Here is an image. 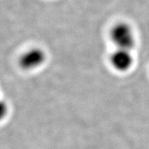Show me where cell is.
<instances>
[{"instance_id":"obj_1","label":"cell","mask_w":149,"mask_h":149,"mask_svg":"<svg viewBox=\"0 0 149 149\" xmlns=\"http://www.w3.org/2000/svg\"><path fill=\"white\" fill-rule=\"evenodd\" d=\"M110 37L117 49L131 50L135 45L133 31L130 26L125 23L118 24L114 26L110 33Z\"/></svg>"},{"instance_id":"obj_2","label":"cell","mask_w":149,"mask_h":149,"mask_svg":"<svg viewBox=\"0 0 149 149\" xmlns=\"http://www.w3.org/2000/svg\"><path fill=\"white\" fill-rule=\"evenodd\" d=\"M46 55L39 48H33L24 53L20 58V65L25 70L37 69L45 62Z\"/></svg>"},{"instance_id":"obj_3","label":"cell","mask_w":149,"mask_h":149,"mask_svg":"<svg viewBox=\"0 0 149 149\" xmlns=\"http://www.w3.org/2000/svg\"><path fill=\"white\" fill-rule=\"evenodd\" d=\"M112 65L116 70L120 72H126L130 69L133 63L130 50L117 49L110 57Z\"/></svg>"},{"instance_id":"obj_4","label":"cell","mask_w":149,"mask_h":149,"mask_svg":"<svg viewBox=\"0 0 149 149\" xmlns=\"http://www.w3.org/2000/svg\"><path fill=\"white\" fill-rule=\"evenodd\" d=\"M7 111H8V107L6 103L0 100V120H2L6 116Z\"/></svg>"}]
</instances>
